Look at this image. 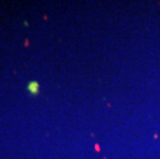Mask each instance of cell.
Listing matches in <instances>:
<instances>
[{"label": "cell", "mask_w": 160, "mask_h": 159, "mask_svg": "<svg viewBox=\"0 0 160 159\" xmlns=\"http://www.w3.org/2000/svg\"><path fill=\"white\" fill-rule=\"evenodd\" d=\"M28 90H29L31 93L36 94L37 92H38V84H37L36 82H33V83H31V84H29Z\"/></svg>", "instance_id": "obj_1"}]
</instances>
